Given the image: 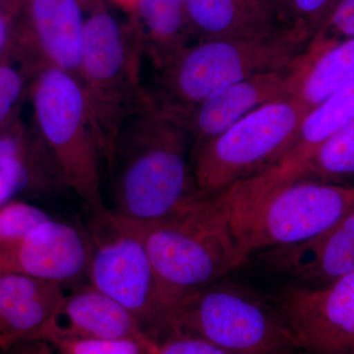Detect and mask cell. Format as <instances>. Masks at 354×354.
I'll return each mask as SVG.
<instances>
[{
    "label": "cell",
    "mask_w": 354,
    "mask_h": 354,
    "mask_svg": "<svg viewBox=\"0 0 354 354\" xmlns=\"http://www.w3.org/2000/svg\"><path fill=\"white\" fill-rule=\"evenodd\" d=\"M189 134L149 104L125 123L108 165L116 215L135 223L183 213L202 199L188 156Z\"/></svg>",
    "instance_id": "6da1fadb"
},
{
    "label": "cell",
    "mask_w": 354,
    "mask_h": 354,
    "mask_svg": "<svg viewBox=\"0 0 354 354\" xmlns=\"http://www.w3.org/2000/svg\"><path fill=\"white\" fill-rule=\"evenodd\" d=\"M129 223L146 247L172 310L184 295L218 283L248 258L218 196L202 198L167 220Z\"/></svg>",
    "instance_id": "7a4b0ae2"
},
{
    "label": "cell",
    "mask_w": 354,
    "mask_h": 354,
    "mask_svg": "<svg viewBox=\"0 0 354 354\" xmlns=\"http://www.w3.org/2000/svg\"><path fill=\"white\" fill-rule=\"evenodd\" d=\"M79 82L106 165L120 130L150 104L141 82L143 50L129 23L121 24L106 0L85 9Z\"/></svg>",
    "instance_id": "3957f363"
},
{
    "label": "cell",
    "mask_w": 354,
    "mask_h": 354,
    "mask_svg": "<svg viewBox=\"0 0 354 354\" xmlns=\"http://www.w3.org/2000/svg\"><path fill=\"white\" fill-rule=\"evenodd\" d=\"M32 131L55 160L67 189L73 190L93 216L108 208L102 194L101 146L78 78L44 67L30 85Z\"/></svg>",
    "instance_id": "277c9868"
},
{
    "label": "cell",
    "mask_w": 354,
    "mask_h": 354,
    "mask_svg": "<svg viewBox=\"0 0 354 354\" xmlns=\"http://www.w3.org/2000/svg\"><path fill=\"white\" fill-rule=\"evenodd\" d=\"M309 41L295 30L272 39L197 41L158 70L153 106L195 104L216 91L247 78L290 68Z\"/></svg>",
    "instance_id": "5b68a950"
},
{
    "label": "cell",
    "mask_w": 354,
    "mask_h": 354,
    "mask_svg": "<svg viewBox=\"0 0 354 354\" xmlns=\"http://www.w3.org/2000/svg\"><path fill=\"white\" fill-rule=\"evenodd\" d=\"M171 328V335L198 337L232 354H302L277 307L230 283L181 297Z\"/></svg>",
    "instance_id": "8992f818"
},
{
    "label": "cell",
    "mask_w": 354,
    "mask_h": 354,
    "mask_svg": "<svg viewBox=\"0 0 354 354\" xmlns=\"http://www.w3.org/2000/svg\"><path fill=\"white\" fill-rule=\"evenodd\" d=\"M93 216L91 286L131 312L153 341H165L171 335L172 307L138 232L113 209Z\"/></svg>",
    "instance_id": "52a82bcc"
},
{
    "label": "cell",
    "mask_w": 354,
    "mask_h": 354,
    "mask_svg": "<svg viewBox=\"0 0 354 354\" xmlns=\"http://www.w3.org/2000/svg\"><path fill=\"white\" fill-rule=\"evenodd\" d=\"M246 255L315 239L354 212V185L298 180L227 208Z\"/></svg>",
    "instance_id": "ba28073f"
},
{
    "label": "cell",
    "mask_w": 354,
    "mask_h": 354,
    "mask_svg": "<svg viewBox=\"0 0 354 354\" xmlns=\"http://www.w3.org/2000/svg\"><path fill=\"white\" fill-rule=\"evenodd\" d=\"M307 113L290 95L261 106L193 150L198 191L216 196L269 169L290 149Z\"/></svg>",
    "instance_id": "9c48e42d"
},
{
    "label": "cell",
    "mask_w": 354,
    "mask_h": 354,
    "mask_svg": "<svg viewBox=\"0 0 354 354\" xmlns=\"http://www.w3.org/2000/svg\"><path fill=\"white\" fill-rule=\"evenodd\" d=\"M277 308L302 354H353L354 272L322 288H286Z\"/></svg>",
    "instance_id": "30bf717a"
},
{
    "label": "cell",
    "mask_w": 354,
    "mask_h": 354,
    "mask_svg": "<svg viewBox=\"0 0 354 354\" xmlns=\"http://www.w3.org/2000/svg\"><path fill=\"white\" fill-rule=\"evenodd\" d=\"M85 20L80 0H21L9 53L35 73L55 67L77 77Z\"/></svg>",
    "instance_id": "8fae6325"
},
{
    "label": "cell",
    "mask_w": 354,
    "mask_h": 354,
    "mask_svg": "<svg viewBox=\"0 0 354 354\" xmlns=\"http://www.w3.org/2000/svg\"><path fill=\"white\" fill-rule=\"evenodd\" d=\"M292 68L257 74L220 88L195 104L152 106L189 134L193 151L261 106L290 97Z\"/></svg>",
    "instance_id": "7c38bea8"
},
{
    "label": "cell",
    "mask_w": 354,
    "mask_h": 354,
    "mask_svg": "<svg viewBox=\"0 0 354 354\" xmlns=\"http://www.w3.org/2000/svg\"><path fill=\"white\" fill-rule=\"evenodd\" d=\"M353 120L354 80L309 111L290 149L269 169L237 184V196L243 201H253L270 191L299 180L324 142Z\"/></svg>",
    "instance_id": "4fadbf2b"
},
{
    "label": "cell",
    "mask_w": 354,
    "mask_h": 354,
    "mask_svg": "<svg viewBox=\"0 0 354 354\" xmlns=\"http://www.w3.org/2000/svg\"><path fill=\"white\" fill-rule=\"evenodd\" d=\"M90 255L88 234L50 218L27 235L0 267V274H25L62 286L87 272Z\"/></svg>",
    "instance_id": "5bb4252c"
},
{
    "label": "cell",
    "mask_w": 354,
    "mask_h": 354,
    "mask_svg": "<svg viewBox=\"0 0 354 354\" xmlns=\"http://www.w3.org/2000/svg\"><path fill=\"white\" fill-rule=\"evenodd\" d=\"M151 339L131 312L94 286L66 297L27 342Z\"/></svg>",
    "instance_id": "9a60e30c"
},
{
    "label": "cell",
    "mask_w": 354,
    "mask_h": 354,
    "mask_svg": "<svg viewBox=\"0 0 354 354\" xmlns=\"http://www.w3.org/2000/svg\"><path fill=\"white\" fill-rule=\"evenodd\" d=\"M269 252L272 267L300 286H329L354 272V212L315 239Z\"/></svg>",
    "instance_id": "2e32d148"
},
{
    "label": "cell",
    "mask_w": 354,
    "mask_h": 354,
    "mask_svg": "<svg viewBox=\"0 0 354 354\" xmlns=\"http://www.w3.org/2000/svg\"><path fill=\"white\" fill-rule=\"evenodd\" d=\"M193 37L265 39L290 31L276 0H185Z\"/></svg>",
    "instance_id": "e0dca14e"
},
{
    "label": "cell",
    "mask_w": 354,
    "mask_h": 354,
    "mask_svg": "<svg viewBox=\"0 0 354 354\" xmlns=\"http://www.w3.org/2000/svg\"><path fill=\"white\" fill-rule=\"evenodd\" d=\"M64 297L58 283L25 274H0V348L27 342Z\"/></svg>",
    "instance_id": "ac0fdd59"
},
{
    "label": "cell",
    "mask_w": 354,
    "mask_h": 354,
    "mask_svg": "<svg viewBox=\"0 0 354 354\" xmlns=\"http://www.w3.org/2000/svg\"><path fill=\"white\" fill-rule=\"evenodd\" d=\"M0 171L17 194H50L67 189L50 153L19 115L0 129Z\"/></svg>",
    "instance_id": "d6986e66"
},
{
    "label": "cell",
    "mask_w": 354,
    "mask_h": 354,
    "mask_svg": "<svg viewBox=\"0 0 354 354\" xmlns=\"http://www.w3.org/2000/svg\"><path fill=\"white\" fill-rule=\"evenodd\" d=\"M131 26L144 57L164 68L194 38L185 0H132Z\"/></svg>",
    "instance_id": "ffe728a7"
},
{
    "label": "cell",
    "mask_w": 354,
    "mask_h": 354,
    "mask_svg": "<svg viewBox=\"0 0 354 354\" xmlns=\"http://www.w3.org/2000/svg\"><path fill=\"white\" fill-rule=\"evenodd\" d=\"M354 80V39L324 50L306 46L292 68L291 95L311 111Z\"/></svg>",
    "instance_id": "44dd1931"
},
{
    "label": "cell",
    "mask_w": 354,
    "mask_h": 354,
    "mask_svg": "<svg viewBox=\"0 0 354 354\" xmlns=\"http://www.w3.org/2000/svg\"><path fill=\"white\" fill-rule=\"evenodd\" d=\"M354 179V120L324 142L299 180L346 184Z\"/></svg>",
    "instance_id": "7402d4cb"
},
{
    "label": "cell",
    "mask_w": 354,
    "mask_h": 354,
    "mask_svg": "<svg viewBox=\"0 0 354 354\" xmlns=\"http://www.w3.org/2000/svg\"><path fill=\"white\" fill-rule=\"evenodd\" d=\"M50 218L29 203L10 201L0 207V267L37 225Z\"/></svg>",
    "instance_id": "603a6c76"
},
{
    "label": "cell",
    "mask_w": 354,
    "mask_h": 354,
    "mask_svg": "<svg viewBox=\"0 0 354 354\" xmlns=\"http://www.w3.org/2000/svg\"><path fill=\"white\" fill-rule=\"evenodd\" d=\"M36 74L8 50L0 59V129L15 120Z\"/></svg>",
    "instance_id": "cb8c5ba5"
},
{
    "label": "cell",
    "mask_w": 354,
    "mask_h": 354,
    "mask_svg": "<svg viewBox=\"0 0 354 354\" xmlns=\"http://www.w3.org/2000/svg\"><path fill=\"white\" fill-rule=\"evenodd\" d=\"M286 24L311 41L339 0H276Z\"/></svg>",
    "instance_id": "d4e9b609"
},
{
    "label": "cell",
    "mask_w": 354,
    "mask_h": 354,
    "mask_svg": "<svg viewBox=\"0 0 354 354\" xmlns=\"http://www.w3.org/2000/svg\"><path fill=\"white\" fill-rule=\"evenodd\" d=\"M51 348L60 354H153L157 342L143 339H55Z\"/></svg>",
    "instance_id": "484cf974"
},
{
    "label": "cell",
    "mask_w": 354,
    "mask_h": 354,
    "mask_svg": "<svg viewBox=\"0 0 354 354\" xmlns=\"http://www.w3.org/2000/svg\"><path fill=\"white\" fill-rule=\"evenodd\" d=\"M354 39V0H339L307 48L320 50Z\"/></svg>",
    "instance_id": "4316f807"
},
{
    "label": "cell",
    "mask_w": 354,
    "mask_h": 354,
    "mask_svg": "<svg viewBox=\"0 0 354 354\" xmlns=\"http://www.w3.org/2000/svg\"><path fill=\"white\" fill-rule=\"evenodd\" d=\"M153 354H232L206 341L187 335H174L157 342Z\"/></svg>",
    "instance_id": "83f0119b"
},
{
    "label": "cell",
    "mask_w": 354,
    "mask_h": 354,
    "mask_svg": "<svg viewBox=\"0 0 354 354\" xmlns=\"http://www.w3.org/2000/svg\"><path fill=\"white\" fill-rule=\"evenodd\" d=\"M20 6L21 0H0V59L12 41Z\"/></svg>",
    "instance_id": "f1b7e54d"
},
{
    "label": "cell",
    "mask_w": 354,
    "mask_h": 354,
    "mask_svg": "<svg viewBox=\"0 0 354 354\" xmlns=\"http://www.w3.org/2000/svg\"><path fill=\"white\" fill-rule=\"evenodd\" d=\"M12 354H60L43 342H21L13 344Z\"/></svg>",
    "instance_id": "f546056e"
},
{
    "label": "cell",
    "mask_w": 354,
    "mask_h": 354,
    "mask_svg": "<svg viewBox=\"0 0 354 354\" xmlns=\"http://www.w3.org/2000/svg\"><path fill=\"white\" fill-rule=\"evenodd\" d=\"M16 194L17 193H16L12 183L4 176L3 172L0 171V207L10 202L11 198Z\"/></svg>",
    "instance_id": "4dcf8cb0"
},
{
    "label": "cell",
    "mask_w": 354,
    "mask_h": 354,
    "mask_svg": "<svg viewBox=\"0 0 354 354\" xmlns=\"http://www.w3.org/2000/svg\"><path fill=\"white\" fill-rule=\"evenodd\" d=\"M93 1H94V0H80L81 4H82L84 9H85L86 7L90 6Z\"/></svg>",
    "instance_id": "1f68e13d"
},
{
    "label": "cell",
    "mask_w": 354,
    "mask_h": 354,
    "mask_svg": "<svg viewBox=\"0 0 354 354\" xmlns=\"http://www.w3.org/2000/svg\"><path fill=\"white\" fill-rule=\"evenodd\" d=\"M118 1L123 2V3L127 4L128 7H129L130 3H131L132 0H118Z\"/></svg>",
    "instance_id": "d6a6232c"
},
{
    "label": "cell",
    "mask_w": 354,
    "mask_h": 354,
    "mask_svg": "<svg viewBox=\"0 0 354 354\" xmlns=\"http://www.w3.org/2000/svg\"><path fill=\"white\" fill-rule=\"evenodd\" d=\"M353 354H354V353H353Z\"/></svg>",
    "instance_id": "836d02e7"
}]
</instances>
